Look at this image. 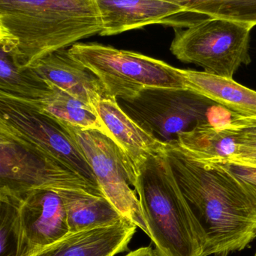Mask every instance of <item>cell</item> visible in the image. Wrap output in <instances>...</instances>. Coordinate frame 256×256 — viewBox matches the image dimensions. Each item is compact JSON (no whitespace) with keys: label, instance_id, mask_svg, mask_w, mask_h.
I'll list each match as a JSON object with an SVG mask.
<instances>
[{"label":"cell","instance_id":"cell-1","mask_svg":"<svg viewBox=\"0 0 256 256\" xmlns=\"http://www.w3.org/2000/svg\"><path fill=\"white\" fill-rule=\"evenodd\" d=\"M165 156L186 197L202 244L201 256H229L256 238V206L240 180L220 162L199 161L175 143Z\"/></svg>","mask_w":256,"mask_h":256},{"label":"cell","instance_id":"cell-2","mask_svg":"<svg viewBox=\"0 0 256 256\" xmlns=\"http://www.w3.org/2000/svg\"><path fill=\"white\" fill-rule=\"evenodd\" d=\"M102 30L96 0H0V46L20 69Z\"/></svg>","mask_w":256,"mask_h":256},{"label":"cell","instance_id":"cell-3","mask_svg":"<svg viewBox=\"0 0 256 256\" xmlns=\"http://www.w3.org/2000/svg\"><path fill=\"white\" fill-rule=\"evenodd\" d=\"M133 188L158 255L201 256L202 244L192 210L165 152L140 166Z\"/></svg>","mask_w":256,"mask_h":256},{"label":"cell","instance_id":"cell-4","mask_svg":"<svg viewBox=\"0 0 256 256\" xmlns=\"http://www.w3.org/2000/svg\"><path fill=\"white\" fill-rule=\"evenodd\" d=\"M121 109L146 132L162 142L201 123L226 124L237 116L188 90L148 88L117 99Z\"/></svg>","mask_w":256,"mask_h":256},{"label":"cell","instance_id":"cell-5","mask_svg":"<svg viewBox=\"0 0 256 256\" xmlns=\"http://www.w3.org/2000/svg\"><path fill=\"white\" fill-rule=\"evenodd\" d=\"M69 52L117 99L134 97L148 88L187 90L183 69L138 52L98 43H76Z\"/></svg>","mask_w":256,"mask_h":256},{"label":"cell","instance_id":"cell-6","mask_svg":"<svg viewBox=\"0 0 256 256\" xmlns=\"http://www.w3.org/2000/svg\"><path fill=\"white\" fill-rule=\"evenodd\" d=\"M36 190H75L104 196L99 186L55 156L0 128V194L21 195Z\"/></svg>","mask_w":256,"mask_h":256},{"label":"cell","instance_id":"cell-7","mask_svg":"<svg viewBox=\"0 0 256 256\" xmlns=\"http://www.w3.org/2000/svg\"><path fill=\"white\" fill-rule=\"evenodd\" d=\"M252 28L219 18L200 20L186 30L175 28L170 50L182 62L200 66L206 73L233 78L242 64H250Z\"/></svg>","mask_w":256,"mask_h":256},{"label":"cell","instance_id":"cell-8","mask_svg":"<svg viewBox=\"0 0 256 256\" xmlns=\"http://www.w3.org/2000/svg\"><path fill=\"white\" fill-rule=\"evenodd\" d=\"M64 123L88 161L104 196L122 216L148 236L139 198L132 189L136 174L124 152L100 131Z\"/></svg>","mask_w":256,"mask_h":256},{"label":"cell","instance_id":"cell-9","mask_svg":"<svg viewBox=\"0 0 256 256\" xmlns=\"http://www.w3.org/2000/svg\"><path fill=\"white\" fill-rule=\"evenodd\" d=\"M0 128L33 143L99 186L88 161L65 123L36 104L0 94Z\"/></svg>","mask_w":256,"mask_h":256},{"label":"cell","instance_id":"cell-10","mask_svg":"<svg viewBox=\"0 0 256 256\" xmlns=\"http://www.w3.org/2000/svg\"><path fill=\"white\" fill-rule=\"evenodd\" d=\"M18 256H33L69 234L64 204L58 192L36 190L21 195Z\"/></svg>","mask_w":256,"mask_h":256},{"label":"cell","instance_id":"cell-11","mask_svg":"<svg viewBox=\"0 0 256 256\" xmlns=\"http://www.w3.org/2000/svg\"><path fill=\"white\" fill-rule=\"evenodd\" d=\"M28 68L53 86L93 108L101 98L108 94L98 76L74 58L69 50L55 51Z\"/></svg>","mask_w":256,"mask_h":256},{"label":"cell","instance_id":"cell-12","mask_svg":"<svg viewBox=\"0 0 256 256\" xmlns=\"http://www.w3.org/2000/svg\"><path fill=\"white\" fill-rule=\"evenodd\" d=\"M111 140L124 152L135 174L140 166L151 156L166 150V143L159 141L135 122L120 108L116 98L105 96L95 106Z\"/></svg>","mask_w":256,"mask_h":256},{"label":"cell","instance_id":"cell-13","mask_svg":"<svg viewBox=\"0 0 256 256\" xmlns=\"http://www.w3.org/2000/svg\"><path fill=\"white\" fill-rule=\"evenodd\" d=\"M100 12V36H110L152 24H166L168 20L186 14V9L162 0H96Z\"/></svg>","mask_w":256,"mask_h":256},{"label":"cell","instance_id":"cell-14","mask_svg":"<svg viewBox=\"0 0 256 256\" xmlns=\"http://www.w3.org/2000/svg\"><path fill=\"white\" fill-rule=\"evenodd\" d=\"M137 228L125 220L111 226L69 233L33 256H115L129 250Z\"/></svg>","mask_w":256,"mask_h":256},{"label":"cell","instance_id":"cell-15","mask_svg":"<svg viewBox=\"0 0 256 256\" xmlns=\"http://www.w3.org/2000/svg\"><path fill=\"white\" fill-rule=\"evenodd\" d=\"M187 90L214 102L237 116L256 118V92L233 78L183 70Z\"/></svg>","mask_w":256,"mask_h":256},{"label":"cell","instance_id":"cell-16","mask_svg":"<svg viewBox=\"0 0 256 256\" xmlns=\"http://www.w3.org/2000/svg\"><path fill=\"white\" fill-rule=\"evenodd\" d=\"M228 123L196 124L189 130L180 132L176 141L172 142L186 155L197 160H227L237 154L240 148L236 132Z\"/></svg>","mask_w":256,"mask_h":256},{"label":"cell","instance_id":"cell-17","mask_svg":"<svg viewBox=\"0 0 256 256\" xmlns=\"http://www.w3.org/2000/svg\"><path fill=\"white\" fill-rule=\"evenodd\" d=\"M63 200L69 232L104 228L127 220L104 196L84 190H56Z\"/></svg>","mask_w":256,"mask_h":256},{"label":"cell","instance_id":"cell-18","mask_svg":"<svg viewBox=\"0 0 256 256\" xmlns=\"http://www.w3.org/2000/svg\"><path fill=\"white\" fill-rule=\"evenodd\" d=\"M48 84L30 68L20 69L4 48L0 54V94L39 105L54 92Z\"/></svg>","mask_w":256,"mask_h":256},{"label":"cell","instance_id":"cell-19","mask_svg":"<svg viewBox=\"0 0 256 256\" xmlns=\"http://www.w3.org/2000/svg\"><path fill=\"white\" fill-rule=\"evenodd\" d=\"M36 106L63 122L81 129L100 131L111 138L95 108L57 87L54 86L49 97Z\"/></svg>","mask_w":256,"mask_h":256},{"label":"cell","instance_id":"cell-20","mask_svg":"<svg viewBox=\"0 0 256 256\" xmlns=\"http://www.w3.org/2000/svg\"><path fill=\"white\" fill-rule=\"evenodd\" d=\"M186 9V13L228 20L255 26L256 0H162Z\"/></svg>","mask_w":256,"mask_h":256},{"label":"cell","instance_id":"cell-21","mask_svg":"<svg viewBox=\"0 0 256 256\" xmlns=\"http://www.w3.org/2000/svg\"><path fill=\"white\" fill-rule=\"evenodd\" d=\"M19 206L16 196L0 194V256H18L21 236Z\"/></svg>","mask_w":256,"mask_h":256},{"label":"cell","instance_id":"cell-22","mask_svg":"<svg viewBox=\"0 0 256 256\" xmlns=\"http://www.w3.org/2000/svg\"><path fill=\"white\" fill-rule=\"evenodd\" d=\"M222 162L239 180L256 206V168L228 161Z\"/></svg>","mask_w":256,"mask_h":256},{"label":"cell","instance_id":"cell-23","mask_svg":"<svg viewBox=\"0 0 256 256\" xmlns=\"http://www.w3.org/2000/svg\"><path fill=\"white\" fill-rule=\"evenodd\" d=\"M234 164H242L256 168V149L240 147L235 154L230 156L227 160Z\"/></svg>","mask_w":256,"mask_h":256},{"label":"cell","instance_id":"cell-24","mask_svg":"<svg viewBox=\"0 0 256 256\" xmlns=\"http://www.w3.org/2000/svg\"><path fill=\"white\" fill-rule=\"evenodd\" d=\"M228 124L237 130L256 132V118L237 116L231 120Z\"/></svg>","mask_w":256,"mask_h":256},{"label":"cell","instance_id":"cell-25","mask_svg":"<svg viewBox=\"0 0 256 256\" xmlns=\"http://www.w3.org/2000/svg\"><path fill=\"white\" fill-rule=\"evenodd\" d=\"M230 128L236 132V136H237V142L240 144V147L256 149V132L237 130L233 129L231 127Z\"/></svg>","mask_w":256,"mask_h":256},{"label":"cell","instance_id":"cell-26","mask_svg":"<svg viewBox=\"0 0 256 256\" xmlns=\"http://www.w3.org/2000/svg\"><path fill=\"white\" fill-rule=\"evenodd\" d=\"M125 256H159L155 250L150 246H144L129 252Z\"/></svg>","mask_w":256,"mask_h":256},{"label":"cell","instance_id":"cell-27","mask_svg":"<svg viewBox=\"0 0 256 256\" xmlns=\"http://www.w3.org/2000/svg\"><path fill=\"white\" fill-rule=\"evenodd\" d=\"M254 256H256V252H255V255H254Z\"/></svg>","mask_w":256,"mask_h":256}]
</instances>
